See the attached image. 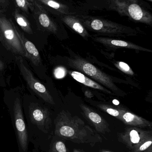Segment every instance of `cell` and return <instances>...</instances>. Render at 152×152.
<instances>
[{"instance_id": "obj_1", "label": "cell", "mask_w": 152, "mask_h": 152, "mask_svg": "<svg viewBox=\"0 0 152 152\" xmlns=\"http://www.w3.org/2000/svg\"><path fill=\"white\" fill-rule=\"evenodd\" d=\"M54 133L59 137L78 144L93 146L102 142L95 130L86 125L80 118L67 111L59 113L54 121Z\"/></svg>"}, {"instance_id": "obj_2", "label": "cell", "mask_w": 152, "mask_h": 152, "mask_svg": "<svg viewBox=\"0 0 152 152\" xmlns=\"http://www.w3.org/2000/svg\"><path fill=\"white\" fill-rule=\"evenodd\" d=\"M23 85L4 91L3 102L10 113L17 136L20 152H27L28 134L23 107Z\"/></svg>"}, {"instance_id": "obj_3", "label": "cell", "mask_w": 152, "mask_h": 152, "mask_svg": "<svg viewBox=\"0 0 152 152\" xmlns=\"http://www.w3.org/2000/svg\"><path fill=\"white\" fill-rule=\"evenodd\" d=\"M23 107L24 114L30 123L43 133H48L52 126V120L48 109L25 94Z\"/></svg>"}, {"instance_id": "obj_4", "label": "cell", "mask_w": 152, "mask_h": 152, "mask_svg": "<svg viewBox=\"0 0 152 152\" xmlns=\"http://www.w3.org/2000/svg\"><path fill=\"white\" fill-rule=\"evenodd\" d=\"M0 43L15 56L26 58V53L16 33L14 23L3 13L0 14Z\"/></svg>"}, {"instance_id": "obj_5", "label": "cell", "mask_w": 152, "mask_h": 152, "mask_svg": "<svg viewBox=\"0 0 152 152\" xmlns=\"http://www.w3.org/2000/svg\"><path fill=\"white\" fill-rule=\"evenodd\" d=\"M15 58V63L18 68L20 74L30 91L48 103L55 104L53 96L48 89L34 75L26 59L18 56H16Z\"/></svg>"}, {"instance_id": "obj_6", "label": "cell", "mask_w": 152, "mask_h": 152, "mask_svg": "<svg viewBox=\"0 0 152 152\" xmlns=\"http://www.w3.org/2000/svg\"><path fill=\"white\" fill-rule=\"evenodd\" d=\"M67 60L68 64L70 67L89 76L105 88L114 89V85L110 77L92 63L77 55Z\"/></svg>"}, {"instance_id": "obj_7", "label": "cell", "mask_w": 152, "mask_h": 152, "mask_svg": "<svg viewBox=\"0 0 152 152\" xmlns=\"http://www.w3.org/2000/svg\"><path fill=\"white\" fill-rule=\"evenodd\" d=\"M86 28L100 34L113 35L124 32L125 27L110 20L98 17L77 16Z\"/></svg>"}, {"instance_id": "obj_8", "label": "cell", "mask_w": 152, "mask_h": 152, "mask_svg": "<svg viewBox=\"0 0 152 152\" xmlns=\"http://www.w3.org/2000/svg\"><path fill=\"white\" fill-rule=\"evenodd\" d=\"M151 133L139 129L130 128L123 133L119 134L118 136L120 141L133 151Z\"/></svg>"}, {"instance_id": "obj_9", "label": "cell", "mask_w": 152, "mask_h": 152, "mask_svg": "<svg viewBox=\"0 0 152 152\" xmlns=\"http://www.w3.org/2000/svg\"><path fill=\"white\" fill-rule=\"evenodd\" d=\"M80 107L85 118L94 127L96 132L103 134L110 132L109 124L102 116L84 104H80Z\"/></svg>"}, {"instance_id": "obj_10", "label": "cell", "mask_w": 152, "mask_h": 152, "mask_svg": "<svg viewBox=\"0 0 152 152\" xmlns=\"http://www.w3.org/2000/svg\"><path fill=\"white\" fill-rule=\"evenodd\" d=\"M16 56L5 50L1 44L0 45V86L6 88L10 84L12 63L15 62Z\"/></svg>"}, {"instance_id": "obj_11", "label": "cell", "mask_w": 152, "mask_h": 152, "mask_svg": "<svg viewBox=\"0 0 152 152\" xmlns=\"http://www.w3.org/2000/svg\"><path fill=\"white\" fill-rule=\"evenodd\" d=\"M34 18L38 26L44 31L57 34L58 27L54 20L49 16L45 10L36 1L34 3Z\"/></svg>"}, {"instance_id": "obj_12", "label": "cell", "mask_w": 152, "mask_h": 152, "mask_svg": "<svg viewBox=\"0 0 152 152\" xmlns=\"http://www.w3.org/2000/svg\"><path fill=\"white\" fill-rule=\"evenodd\" d=\"M14 27L16 33L25 48L26 53L25 58L27 61L28 60L35 67L40 66L42 64V59L37 48L32 42L26 37L24 33L21 32L15 24Z\"/></svg>"}, {"instance_id": "obj_13", "label": "cell", "mask_w": 152, "mask_h": 152, "mask_svg": "<svg viewBox=\"0 0 152 152\" xmlns=\"http://www.w3.org/2000/svg\"><path fill=\"white\" fill-rule=\"evenodd\" d=\"M128 17L136 21L152 25V14L136 4H130L128 8Z\"/></svg>"}, {"instance_id": "obj_14", "label": "cell", "mask_w": 152, "mask_h": 152, "mask_svg": "<svg viewBox=\"0 0 152 152\" xmlns=\"http://www.w3.org/2000/svg\"><path fill=\"white\" fill-rule=\"evenodd\" d=\"M69 74L76 81L83 84L86 86L94 89H97L105 94H111L110 91H109L105 87L102 86L96 81L89 78L81 72L77 71H69Z\"/></svg>"}, {"instance_id": "obj_15", "label": "cell", "mask_w": 152, "mask_h": 152, "mask_svg": "<svg viewBox=\"0 0 152 152\" xmlns=\"http://www.w3.org/2000/svg\"><path fill=\"white\" fill-rule=\"evenodd\" d=\"M61 19L66 25L83 38L87 39L90 36L86 28L77 16L71 15H65L62 17Z\"/></svg>"}, {"instance_id": "obj_16", "label": "cell", "mask_w": 152, "mask_h": 152, "mask_svg": "<svg viewBox=\"0 0 152 152\" xmlns=\"http://www.w3.org/2000/svg\"><path fill=\"white\" fill-rule=\"evenodd\" d=\"M13 15L15 21L23 32L29 35L33 34V29L30 23L26 18L20 13L18 9H15Z\"/></svg>"}, {"instance_id": "obj_17", "label": "cell", "mask_w": 152, "mask_h": 152, "mask_svg": "<svg viewBox=\"0 0 152 152\" xmlns=\"http://www.w3.org/2000/svg\"><path fill=\"white\" fill-rule=\"evenodd\" d=\"M110 7L113 10L118 12L122 16H128V8L129 0H109Z\"/></svg>"}, {"instance_id": "obj_18", "label": "cell", "mask_w": 152, "mask_h": 152, "mask_svg": "<svg viewBox=\"0 0 152 152\" xmlns=\"http://www.w3.org/2000/svg\"><path fill=\"white\" fill-rule=\"evenodd\" d=\"M43 4L55 10L59 13L64 15H70L71 12L68 6L60 3L56 1L55 0H37Z\"/></svg>"}, {"instance_id": "obj_19", "label": "cell", "mask_w": 152, "mask_h": 152, "mask_svg": "<svg viewBox=\"0 0 152 152\" xmlns=\"http://www.w3.org/2000/svg\"><path fill=\"white\" fill-rule=\"evenodd\" d=\"M49 152H69L63 141L55 140L50 145Z\"/></svg>"}, {"instance_id": "obj_20", "label": "cell", "mask_w": 152, "mask_h": 152, "mask_svg": "<svg viewBox=\"0 0 152 152\" xmlns=\"http://www.w3.org/2000/svg\"><path fill=\"white\" fill-rule=\"evenodd\" d=\"M152 147V132L150 135L132 152H144Z\"/></svg>"}, {"instance_id": "obj_21", "label": "cell", "mask_w": 152, "mask_h": 152, "mask_svg": "<svg viewBox=\"0 0 152 152\" xmlns=\"http://www.w3.org/2000/svg\"><path fill=\"white\" fill-rule=\"evenodd\" d=\"M18 8L28 13L29 10L33 11L34 9V5L29 2L27 0H13Z\"/></svg>"}, {"instance_id": "obj_22", "label": "cell", "mask_w": 152, "mask_h": 152, "mask_svg": "<svg viewBox=\"0 0 152 152\" xmlns=\"http://www.w3.org/2000/svg\"><path fill=\"white\" fill-rule=\"evenodd\" d=\"M97 107L103 111L108 113L113 117L119 118L121 119V112L117 109L112 108L110 106L105 104H99L97 105Z\"/></svg>"}, {"instance_id": "obj_23", "label": "cell", "mask_w": 152, "mask_h": 152, "mask_svg": "<svg viewBox=\"0 0 152 152\" xmlns=\"http://www.w3.org/2000/svg\"><path fill=\"white\" fill-rule=\"evenodd\" d=\"M54 75L57 78H62L66 76V70L63 67H58L54 70Z\"/></svg>"}, {"instance_id": "obj_24", "label": "cell", "mask_w": 152, "mask_h": 152, "mask_svg": "<svg viewBox=\"0 0 152 152\" xmlns=\"http://www.w3.org/2000/svg\"><path fill=\"white\" fill-rule=\"evenodd\" d=\"M118 66L121 69L123 70V71H125V72H128L130 70V68H129V66L126 63H124V62H119Z\"/></svg>"}, {"instance_id": "obj_25", "label": "cell", "mask_w": 152, "mask_h": 152, "mask_svg": "<svg viewBox=\"0 0 152 152\" xmlns=\"http://www.w3.org/2000/svg\"><path fill=\"white\" fill-rule=\"evenodd\" d=\"M9 5V0H0V5L3 8H6Z\"/></svg>"}, {"instance_id": "obj_26", "label": "cell", "mask_w": 152, "mask_h": 152, "mask_svg": "<svg viewBox=\"0 0 152 152\" xmlns=\"http://www.w3.org/2000/svg\"><path fill=\"white\" fill-rule=\"evenodd\" d=\"M74 152H86L84 151L83 150H80V149H75L74 150Z\"/></svg>"}, {"instance_id": "obj_27", "label": "cell", "mask_w": 152, "mask_h": 152, "mask_svg": "<svg viewBox=\"0 0 152 152\" xmlns=\"http://www.w3.org/2000/svg\"><path fill=\"white\" fill-rule=\"evenodd\" d=\"M27 1H28L29 2L33 4H34L35 1V0H27Z\"/></svg>"}, {"instance_id": "obj_28", "label": "cell", "mask_w": 152, "mask_h": 152, "mask_svg": "<svg viewBox=\"0 0 152 152\" xmlns=\"http://www.w3.org/2000/svg\"><path fill=\"white\" fill-rule=\"evenodd\" d=\"M113 103H114L115 104H117V105H118V104H119V103L118 101H117V100H114V101H113Z\"/></svg>"}, {"instance_id": "obj_29", "label": "cell", "mask_w": 152, "mask_h": 152, "mask_svg": "<svg viewBox=\"0 0 152 152\" xmlns=\"http://www.w3.org/2000/svg\"><path fill=\"white\" fill-rule=\"evenodd\" d=\"M145 152H152V147H151V148L147 150V151H145Z\"/></svg>"}, {"instance_id": "obj_30", "label": "cell", "mask_w": 152, "mask_h": 152, "mask_svg": "<svg viewBox=\"0 0 152 152\" xmlns=\"http://www.w3.org/2000/svg\"><path fill=\"white\" fill-rule=\"evenodd\" d=\"M100 152H112L110 151H106V150H101L100 151Z\"/></svg>"}, {"instance_id": "obj_31", "label": "cell", "mask_w": 152, "mask_h": 152, "mask_svg": "<svg viewBox=\"0 0 152 152\" xmlns=\"http://www.w3.org/2000/svg\"><path fill=\"white\" fill-rule=\"evenodd\" d=\"M2 13H3V10H2L1 8V7H0V14Z\"/></svg>"}, {"instance_id": "obj_32", "label": "cell", "mask_w": 152, "mask_h": 152, "mask_svg": "<svg viewBox=\"0 0 152 152\" xmlns=\"http://www.w3.org/2000/svg\"><path fill=\"white\" fill-rule=\"evenodd\" d=\"M148 1H152V0H148Z\"/></svg>"}]
</instances>
